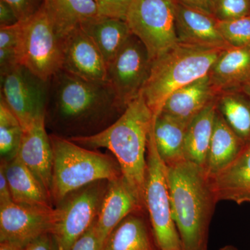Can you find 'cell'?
Here are the masks:
<instances>
[{"label": "cell", "mask_w": 250, "mask_h": 250, "mask_svg": "<svg viewBox=\"0 0 250 250\" xmlns=\"http://www.w3.org/2000/svg\"><path fill=\"white\" fill-rule=\"evenodd\" d=\"M22 22L21 65L48 81L62 69V40L56 34L42 6Z\"/></svg>", "instance_id": "ba28073f"}, {"label": "cell", "mask_w": 250, "mask_h": 250, "mask_svg": "<svg viewBox=\"0 0 250 250\" xmlns=\"http://www.w3.org/2000/svg\"><path fill=\"white\" fill-rule=\"evenodd\" d=\"M22 28V22L6 27H0V49H17L20 52Z\"/></svg>", "instance_id": "d6a6232c"}, {"label": "cell", "mask_w": 250, "mask_h": 250, "mask_svg": "<svg viewBox=\"0 0 250 250\" xmlns=\"http://www.w3.org/2000/svg\"><path fill=\"white\" fill-rule=\"evenodd\" d=\"M188 123L164 112L154 117L153 136L158 153L166 166L184 160V141Z\"/></svg>", "instance_id": "cb8c5ba5"}, {"label": "cell", "mask_w": 250, "mask_h": 250, "mask_svg": "<svg viewBox=\"0 0 250 250\" xmlns=\"http://www.w3.org/2000/svg\"><path fill=\"white\" fill-rule=\"evenodd\" d=\"M55 208L26 207L14 202L0 205V242L27 248L32 242L51 232Z\"/></svg>", "instance_id": "7c38bea8"}, {"label": "cell", "mask_w": 250, "mask_h": 250, "mask_svg": "<svg viewBox=\"0 0 250 250\" xmlns=\"http://www.w3.org/2000/svg\"><path fill=\"white\" fill-rule=\"evenodd\" d=\"M95 182L64 199L55 208L51 234L57 250H70L98 217L106 188Z\"/></svg>", "instance_id": "9c48e42d"}, {"label": "cell", "mask_w": 250, "mask_h": 250, "mask_svg": "<svg viewBox=\"0 0 250 250\" xmlns=\"http://www.w3.org/2000/svg\"><path fill=\"white\" fill-rule=\"evenodd\" d=\"M166 167L172 218L183 250H208L210 221L218 202L210 176L185 159Z\"/></svg>", "instance_id": "7a4b0ae2"}, {"label": "cell", "mask_w": 250, "mask_h": 250, "mask_svg": "<svg viewBox=\"0 0 250 250\" xmlns=\"http://www.w3.org/2000/svg\"><path fill=\"white\" fill-rule=\"evenodd\" d=\"M215 103L217 111L233 132L250 143V99L239 89L224 90Z\"/></svg>", "instance_id": "4316f807"}, {"label": "cell", "mask_w": 250, "mask_h": 250, "mask_svg": "<svg viewBox=\"0 0 250 250\" xmlns=\"http://www.w3.org/2000/svg\"><path fill=\"white\" fill-rule=\"evenodd\" d=\"M246 145L233 132L217 111L205 166L208 175L213 177L228 167L239 155Z\"/></svg>", "instance_id": "484cf974"}, {"label": "cell", "mask_w": 250, "mask_h": 250, "mask_svg": "<svg viewBox=\"0 0 250 250\" xmlns=\"http://www.w3.org/2000/svg\"><path fill=\"white\" fill-rule=\"evenodd\" d=\"M175 0H134L126 18L133 35L146 46L151 61L178 45Z\"/></svg>", "instance_id": "52a82bcc"}, {"label": "cell", "mask_w": 250, "mask_h": 250, "mask_svg": "<svg viewBox=\"0 0 250 250\" xmlns=\"http://www.w3.org/2000/svg\"><path fill=\"white\" fill-rule=\"evenodd\" d=\"M62 70L90 82L108 83L107 65L80 26L62 39Z\"/></svg>", "instance_id": "4fadbf2b"}, {"label": "cell", "mask_w": 250, "mask_h": 250, "mask_svg": "<svg viewBox=\"0 0 250 250\" xmlns=\"http://www.w3.org/2000/svg\"><path fill=\"white\" fill-rule=\"evenodd\" d=\"M144 202L161 250H183L178 230L172 218L167 167L156 149L152 126L147 142Z\"/></svg>", "instance_id": "8992f818"}, {"label": "cell", "mask_w": 250, "mask_h": 250, "mask_svg": "<svg viewBox=\"0 0 250 250\" xmlns=\"http://www.w3.org/2000/svg\"><path fill=\"white\" fill-rule=\"evenodd\" d=\"M175 28L178 43L208 49H225L229 45L211 14L177 2Z\"/></svg>", "instance_id": "9a60e30c"}, {"label": "cell", "mask_w": 250, "mask_h": 250, "mask_svg": "<svg viewBox=\"0 0 250 250\" xmlns=\"http://www.w3.org/2000/svg\"><path fill=\"white\" fill-rule=\"evenodd\" d=\"M49 139L53 151L51 196L57 203L85 186L123 175L119 164L111 158L59 135H49Z\"/></svg>", "instance_id": "5b68a950"}, {"label": "cell", "mask_w": 250, "mask_h": 250, "mask_svg": "<svg viewBox=\"0 0 250 250\" xmlns=\"http://www.w3.org/2000/svg\"><path fill=\"white\" fill-rule=\"evenodd\" d=\"M0 77V98L17 117L23 129L45 118L49 80H42L22 65Z\"/></svg>", "instance_id": "30bf717a"}, {"label": "cell", "mask_w": 250, "mask_h": 250, "mask_svg": "<svg viewBox=\"0 0 250 250\" xmlns=\"http://www.w3.org/2000/svg\"><path fill=\"white\" fill-rule=\"evenodd\" d=\"M210 179L218 202L250 203V143L231 164Z\"/></svg>", "instance_id": "e0dca14e"}, {"label": "cell", "mask_w": 250, "mask_h": 250, "mask_svg": "<svg viewBox=\"0 0 250 250\" xmlns=\"http://www.w3.org/2000/svg\"><path fill=\"white\" fill-rule=\"evenodd\" d=\"M154 119V114L141 93L103 131L68 139L83 147L106 148L111 151L125 180L145 206L147 142Z\"/></svg>", "instance_id": "6da1fadb"}, {"label": "cell", "mask_w": 250, "mask_h": 250, "mask_svg": "<svg viewBox=\"0 0 250 250\" xmlns=\"http://www.w3.org/2000/svg\"><path fill=\"white\" fill-rule=\"evenodd\" d=\"M211 14L218 21L250 16V0H212Z\"/></svg>", "instance_id": "f546056e"}, {"label": "cell", "mask_w": 250, "mask_h": 250, "mask_svg": "<svg viewBox=\"0 0 250 250\" xmlns=\"http://www.w3.org/2000/svg\"><path fill=\"white\" fill-rule=\"evenodd\" d=\"M175 1L179 4L211 14L212 0H175Z\"/></svg>", "instance_id": "74e56055"}, {"label": "cell", "mask_w": 250, "mask_h": 250, "mask_svg": "<svg viewBox=\"0 0 250 250\" xmlns=\"http://www.w3.org/2000/svg\"><path fill=\"white\" fill-rule=\"evenodd\" d=\"M250 73V44L224 49L210 69L208 76L219 93L224 90L239 89Z\"/></svg>", "instance_id": "44dd1931"}, {"label": "cell", "mask_w": 250, "mask_h": 250, "mask_svg": "<svg viewBox=\"0 0 250 250\" xmlns=\"http://www.w3.org/2000/svg\"><path fill=\"white\" fill-rule=\"evenodd\" d=\"M12 8L19 22H24L42 8L43 0H4Z\"/></svg>", "instance_id": "1f68e13d"}, {"label": "cell", "mask_w": 250, "mask_h": 250, "mask_svg": "<svg viewBox=\"0 0 250 250\" xmlns=\"http://www.w3.org/2000/svg\"><path fill=\"white\" fill-rule=\"evenodd\" d=\"M218 94L208 75L173 92L166 99L161 112L190 122L214 101Z\"/></svg>", "instance_id": "ac0fdd59"}, {"label": "cell", "mask_w": 250, "mask_h": 250, "mask_svg": "<svg viewBox=\"0 0 250 250\" xmlns=\"http://www.w3.org/2000/svg\"><path fill=\"white\" fill-rule=\"evenodd\" d=\"M101 16L118 18L126 21V16L134 0H93Z\"/></svg>", "instance_id": "4dcf8cb0"}, {"label": "cell", "mask_w": 250, "mask_h": 250, "mask_svg": "<svg viewBox=\"0 0 250 250\" xmlns=\"http://www.w3.org/2000/svg\"><path fill=\"white\" fill-rule=\"evenodd\" d=\"M45 127V118H42L24 129L17 156L52 199L53 151Z\"/></svg>", "instance_id": "5bb4252c"}, {"label": "cell", "mask_w": 250, "mask_h": 250, "mask_svg": "<svg viewBox=\"0 0 250 250\" xmlns=\"http://www.w3.org/2000/svg\"><path fill=\"white\" fill-rule=\"evenodd\" d=\"M152 64L146 46L133 34L108 63L107 82L123 109L141 95Z\"/></svg>", "instance_id": "8fae6325"}, {"label": "cell", "mask_w": 250, "mask_h": 250, "mask_svg": "<svg viewBox=\"0 0 250 250\" xmlns=\"http://www.w3.org/2000/svg\"><path fill=\"white\" fill-rule=\"evenodd\" d=\"M80 27L101 52L106 65L132 35L126 21L118 18L99 16L82 23Z\"/></svg>", "instance_id": "603a6c76"}, {"label": "cell", "mask_w": 250, "mask_h": 250, "mask_svg": "<svg viewBox=\"0 0 250 250\" xmlns=\"http://www.w3.org/2000/svg\"><path fill=\"white\" fill-rule=\"evenodd\" d=\"M124 111L108 83L83 80L62 69L49 79L45 117L62 129L81 131L104 125Z\"/></svg>", "instance_id": "3957f363"}, {"label": "cell", "mask_w": 250, "mask_h": 250, "mask_svg": "<svg viewBox=\"0 0 250 250\" xmlns=\"http://www.w3.org/2000/svg\"><path fill=\"white\" fill-rule=\"evenodd\" d=\"M146 208L123 175L108 182L106 192L95 220L103 246L114 229L126 216Z\"/></svg>", "instance_id": "2e32d148"}, {"label": "cell", "mask_w": 250, "mask_h": 250, "mask_svg": "<svg viewBox=\"0 0 250 250\" xmlns=\"http://www.w3.org/2000/svg\"><path fill=\"white\" fill-rule=\"evenodd\" d=\"M42 8L62 40L82 23L100 16L93 0H43Z\"/></svg>", "instance_id": "7402d4cb"}, {"label": "cell", "mask_w": 250, "mask_h": 250, "mask_svg": "<svg viewBox=\"0 0 250 250\" xmlns=\"http://www.w3.org/2000/svg\"><path fill=\"white\" fill-rule=\"evenodd\" d=\"M26 248H21V247L6 243V242H0V250H25Z\"/></svg>", "instance_id": "ab89813d"}, {"label": "cell", "mask_w": 250, "mask_h": 250, "mask_svg": "<svg viewBox=\"0 0 250 250\" xmlns=\"http://www.w3.org/2000/svg\"><path fill=\"white\" fill-rule=\"evenodd\" d=\"M25 250H57V247L53 236L48 233L32 242Z\"/></svg>", "instance_id": "d590c367"}, {"label": "cell", "mask_w": 250, "mask_h": 250, "mask_svg": "<svg viewBox=\"0 0 250 250\" xmlns=\"http://www.w3.org/2000/svg\"><path fill=\"white\" fill-rule=\"evenodd\" d=\"M13 202L10 191L9 182L6 178L4 161H1L0 166V205Z\"/></svg>", "instance_id": "8d00e7d4"}, {"label": "cell", "mask_w": 250, "mask_h": 250, "mask_svg": "<svg viewBox=\"0 0 250 250\" xmlns=\"http://www.w3.org/2000/svg\"><path fill=\"white\" fill-rule=\"evenodd\" d=\"M239 90L250 99V73L240 85Z\"/></svg>", "instance_id": "f35d334b"}, {"label": "cell", "mask_w": 250, "mask_h": 250, "mask_svg": "<svg viewBox=\"0 0 250 250\" xmlns=\"http://www.w3.org/2000/svg\"><path fill=\"white\" fill-rule=\"evenodd\" d=\"M95 220L91 227L77 240L70 250H103V246L99 237Z\"/></svg>", "instance_id": "836d02e7"}, {"label": "cell", "mask_w": 250, "mask_h": 250, "mask_svg": "<svg viewBox=\"0 0 250 250\" xmlns=\"http://www.w3.org/2000/svg\"><path fill=\"white\" fill-rule=\"evenodd\" d=\"M19 22L14 10L4 0H0V27H6Z\"/></svg>", "instance_id": "e575fe53"}, {"label": "cell", "mask_w": 250, "mask_h": 250, "mask_svg": "<svg viewBox=\"0 0 250 250\" xmlns=\"http://www.w3.org/2000/svg\"><path fill=\"white\" fill-rule=\"evenodd\" d=\"M218 28L229 47H241L250 44V15L236 19L218 21Z\"/></svg>", "instance_id": "f1b7e54d"}, {"label": "cell", "mask_w": 250, "mask_h": 250, "mask_svg": "<svg viewBox=\"0 0 250 250\" xmlns=\"http://www.w3.org/2000/svg\"><path fill=\"white\" fill-rule=\"evenodd\" d=\"M3 161L13 202L26 207L53 208L51 197L18 156Z\"/></svg>", "instance_id": "d6986e66"}, {"label": "cell", "mask_w": 250, "mask_h": 250, "mask_svg": "<svg viewBox=\"0 0 250 250\" xmlns=\"http://www.w3.org/2000/svg\"><path fill=\"white\" fill-rule=\"evenodd\" d=\"M141 210L126 216L114 229L103 250H161L152 225L139 213Z\"/></svg>", "instance_id": "ffe728a7"}, {"label": "cell", "mask_w": 250, "mask_h": 250, "mask_svg": "<svg viewBox=\"0 0 250 250\" xmlns=\"http://www.w3.org/2000/svg\"><path fill=\"white\" fill-rule=\"evenodd\" d=\"M24 129L17 117L0 98V154L3 161L17 156Z\"/></svg>", "instance_id": "83f0119b"}, {"label": "cell", "mask_w": 250, "mask_h": 250, "mask_svg": "<svg viewBox=\"0 0 250 250\" xmlns=\"http://www.w3.org/2000/svg\"><path fill=\"white\" fill-rule=\"evenodd\" d=\"M219 250H239L236 247L231 246V245H228V246H225L223 248H220Z\"/></svg>", "instance_id": "60d3db41"}, {"label": "cell", "mask_w": 250, "mask_h": 250, "mask_svg": "<svg viewBox=\"0 0 250 250\" xmlns=\"http://www.w3.org/2000/svg\"><path fill=\"white\" fill-rule=\"evenodd\" d=\"M215 100L188 124L184 141V159L205 168L216 116Z\"/></svg>", "instance_id": "d4e9b609"}, {"label": "cell", "mask_w": 250, "mask_h": 250, "mask_svg": "<svg viewBox=\"0 0 250 250\" xmlns=\"http://www.w3.org/2000/svg\"><path fill=\"white\" fill-rule=\"evenodd\" d=\"M223 50L179 43L153 61L141 93L154 117L173 92L208 75Z\"/></svg>", "instance_id": "277c9868"}]
</instances>
